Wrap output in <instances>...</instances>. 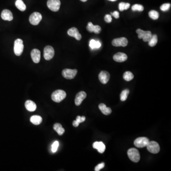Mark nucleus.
<instances>
[{"instance_id": "1", "label": "nucleus", "mask_w": 171, "mask_h": 171, "mask_svg": "<svg viewBox=\"0 0 171 171\" xmlns=\"http://www.w3.org/2000/svg\"><path fill=\"white\" fill-rule=\"evenodd\" d=\"M67 96L65 91L62 90H57L53 92L52 95V98L53 101L57 103H60L65 99Z\"/></svg>"}, {"instance_id": "2", "label": "nucleus", "mask_w": 171, "mask_h": 171, "mask_svg": "<svg viewBox=\"0 0 171 171\" xmlns=\"http://www.w3.org/2000/svg\"><path fill=\"white\" fill-rule=\"evenodd\" d=\"M127 155L132 162L137 163L140 160V154L136 149L134 148L129 149L127 151Z\"/></svg>"}, {"instance_id": "3", "label": "nucleus", "mask_w": 171, "mask_h": 171, "mask_svg": "<svg viewBox=\"0 0 171 171\" xmlns=\"http://www.w3.org/2000/svg\"><path fill=\"white\" fill-rule=\"evenodd\" d=\"M24 45L23 41L20 39H18L15 41L14 45V52L16 56H21L23 51Z\"/></svg>"}, {"instance_id": "4", "label": "nucleus", "mask_w": 171, "mask_h": 171, "mask_svg": "<svg viewBox=\"0 0 171 171\" xmlns=\"http://www.w3.org/2000/svg\"><path fill=\"white\" fill-rule=\"evenodd\" d=\"M136 31L138 34V38L140 39H143L144 42L148 41L152 35L150 31H144L141 29H137Z\"/></svg>"}, {"instance_id": "5", "label": "nucleus", "mask_w": 171, "mask_h": 171, "mask_svg": "<svg viewBox=\"0 0 171 171\" xmlns=\"http://www.w3.org/2000/svg\"><path fill=\"white\" fill-rule=\"evenodd\" d=\"M146 148L148 151L152 154H157L160 151L159 144L155 141L149 142Z\"/></svg>"}, {"instance_id": "6", "label": "nucleus", "mask_w": 171, "mask_h": 171, "mask_svg": "<svg viewBox=\"0 0 171 171\" xmlns=\"http://www.w3.org/2000/svg\"><path fill=\"white\" fill-rule=\"evenodd\" d=\"M47 6L51 10L56 12L60 9V0H48Z\"/></svg>"}, {"instance_id": "7", "label": "nucleus", "mask_w": 171, "mask_h": 171, "mask_svg": "<svg viewBox=\"0 0 171 171\" xmlns=\"http://www.w3.org/2000/svg\"><path fill=\"white\" fill-rule=\"evenodd\" d=\"M149 142L148 138L145 137H140L136 138L134 141V144L137 148H144Z\"/></svg>"}, {"instance_id": "8", "label": "nucleus", "mask_w": 171, "mask_h": 171, "mask_svg": "<svg viewBox=\"0 0 171 171\" xmlns=\"http://www.w3.org/2000/svg\"><path fill=\"white\" fill-rule=\"evenodd\" d=\"M42 20V16L40 13L35 12L31 14L29 18L30 23L33 25H37Z\"/></svg>"}, {"instance_id": "9", "label": "nucleus", "mask_w": 171, "mask_h": 171, "mask_svg": "<svg viewBox=\"0 0 171 171\" xmlns=\"http://www.w3.org/2000/svg\"><path fill=\"white\" fill-rule=\"evenodd\" d=\"M77 69H64L62 71V75L64 78L68 79H71L74 78L77 74Z\"/></svg>"}, {"instance_id": "10", "label": "nucleus", "mask_w": 171, "mask_h": 171, "mask_svg": "<svg viewBox=\"0 0 171 171\" xmlns=\"http://www.w3.org/2000/svg\"><path fill=\"white\" fill-rule=\"evenodd\" d=\"M54 53V50L51 46H47L44 49V57L47 60H50L52 59Z\"/></svg>"}, {"instance_id": "11", "label": "nucleus", "mask_w": 171, "mask_h": 171, "mask_svg": "<svg viewBox=\"0 0 171 171\" xmlns=\"http://www.w3.org/2000/svg\"><path fill=\"white\" fill-rule=\"evenodd\" d=\"M112 44L115 47H126L128 44L127 39L124 37L115 39L112 42Z\"/></svg>"}, {"instance_id": "12", "label": "nucleus", "mask_w": 171, "mask_h": 171, "mask_svg": "<svg viewBox=\"0 0 171 171\" xmlns=\"http://www.w3.org/2000/svg\"><path fill=\"white\" fill-rule=\"evenodd\" d=\"M68 34L69 36L74 37L77 40H81L82 38L81 35L79 33L78 30L75 27H72L69 29L68 31Z\"/></svg>"}, {"instance_id": "13", "label": "nucleus", "mask_w": 171, "mask_h": 171, "mask_svg": "<svg viewBox=\"0 0 171 171\" xmlns=\"http://www.w3.org/2000/svg\"><path fill=\"white\" fill-rule=\"evenodd\" d=\"M99 81L102 84H106L108 82L110 78V74L106 71H102L98 75Z\"/></svg>"}, {"instance_id": "14", "label": "nucleus", "mask_w": 171, "mask_h": 171, "mask_svg": "<svg viewBox=\"0 0 171 171\" xmlns=\"http://www.w3.org/2000/svg\"><path fill=\"white\" fill-rule=\"evenodd\" d=\"M87 97V94L84 91H81L78 92L76 96L75 103L76 105L79 106L81 105L84 99Z\"/></svg>"}, {"instance_id": "15", "label": "nucleus", "mask_w": 171, "mask_h": 171, "mask_svg": "<svg viewBox=\"0 0 171 171\" xmlns=\"http://www.w3.org/2000/svg\"><path fill=\"white\" fill-rule=\"evenodd\" d=\"M1 17L4 21H11L14 19L12 13L10 10L7 9L2 10L1 14Z\"/></svg>"}, {"instance_id": "16", "label": "nucleus", "mask_w": 171, "mask_h": 171, "mask_svg": "<svg viewBox=\"0 0 171 171\" xmlns=\"http://www.w3.org/2000/svg\"><path fill=\"white\" fill-rule=\"evenodd\" d=\"M113 59L116 62H124L127 59V56L126 54L124 53L119 52L114 55Z\"/></svg>"}, {"instance_id": "17", "label": "nucleus", "mask_w": 171, "mask_h": 171, "mask_svg": "<svg viewBox=\"0 0 171 171\" xmlns=\"http://www.w3.org/2000/svg\"><path fill=\"white\" fill-rule=\"evenodd\" d=\"M31 57L32 60L35 63H38L40 60V52L38 49H33L31 51Z\"/></svg>"}, {"instance_id": "18", "label": "nucleus", "mask_w": 171, "mask_h": 171, "mask_svg": "<svg viewBox=\"0 0 171 171\" xmlns=\"http://www.w3.org/2000/svg\"><path fill=\"white\" fill-rule=\"evenodd\" d=\"M93 148L98 151L99 153L102 154L106 150V146L102 142H95L93 143Z\"/></svg>"}, {"instance_id": "19", "label": "nucleus", "mask_w": 171, "mask_h": 171, "mask_svg": "<svg viewBox=\"0 0 171 171\" xmlns=\"http://www.w3.org/2000/svg\"><path fill=\"white\" fill-rule=\"evenodd\" d=\"M25 106L27 111L30 112H33L36 111L37 106L36 104L31 100H27L25 103Z\"/></svg>"}, {"instance_id": "20", "label": "nucleus", "mask_w": 171, "mask_h": 171, "mask_svg": "<svg viewBox=\"0 0 171 171\" xmlns=\"http://www.w3.org/2000/svg\"><path fill=\"white\" fill-rule=\"evenodd\" d=\"M98 107L103 114L105 115H109L111 113V109L110 107H107L103 103L100 104Z\"/></svg>"}, {"instance_id": "21", "label": "nucleus", "mask_w": 171, "mask_h": 171, "mask_svg": "<svg viewBox=\"0 0 171 171\" xmlns=\"http://www.w3.org/2000/svg\"><path fill=\"white\" fill-rule=\"evenodd\" d=\"M53 129L60 136H62L65 132V129L60 123L55 124L53 126Z\"/></svg>"}, {"instance_id": "22", "label": "nucleus", "mask_w": 171, "mask_h": 171, "mask_svg": "<svg viewBox=\"0 0 171 171\" xmlns=\"http://www.w3.org/2000/svg\"><path fill=\"white\" fill-rule=\"evenodd\" d=\"M30 121L35 125H39L42 122V119L40 115H33L30 119Z\"/></svg>"}, {"instance_id": "23", "label": "nucleus", "mask_w": 171, "mask_h": 171, "mask_svg": "<svg viewBox=\"0 0 171 171\" xmlns=\"http://www.w3.org/2000/svg\"><path fill=\"white\" fill-rule=\"evenodd\" d=\"M15 6L19 10L24 11L26 10V6L22 0H16L15 2Z\"/></svg>"}, {"instance_id": "24", "label": "nucleus", "mask_w": 171, "mask_h": 171, "mask_svg": "<svg viewBox=\"0 0 171 171\" xmlns=\"http://www.w3.org/2000/svg\"><path fill=\"white\" fill-rule=\"evenodd\" d=\"M158 38L156 34L152 35L151 38L148 41L149 45L150 47H154L156 44L157 43Z\"/></svg>"}, {"instance_id": "25", "label": "nucleus", "mask_w": 171, "mask_h": 171, "mask_svg": "<svg viewBox=\"0 0 171 171\" xmlns=\"http://www.w3.org/2000/svg\"><path fill=\"white\" fill-rule=\"evenodd\" d=\"M134 75L130 71H126L123 75V78L127 81H130L134 78Z\"/></svg>"}, {"instance_id": "26", "label": "nucleus", "mask_w": 171, "mask_h": 171, "mask_svg": "<svg viewBox=\"0 0 171 171\" xmlns=\"http://www.w3.org/2000/svg\"><path fill=\"white\" fill-rule=\"evenodd\" d=\"M149 16L151 19L154 20H157L159 17V15L157 11L155 10H152L149 13Z\"/></svg>"}, {"instance_id": "27", "label": "nucleus", "mask_w": 171, "mask_h": 171, "mask_svg": "<svg viewBox=\"0 0 171 171\" xmlns=\"http://www.w3.org/2000/svg\"><path fill=\"white\" fill-rule=\"evenodd\" d=\"M129 90L127 89L123 90L120 94V99L122 101H125L127 98L128 95L129 94Z\"/></svg>"}, {"instance_id": "28", "label": "nucleus", "mask_w": 171, "mask_h": 171, "mask_svg": "<svg viewBox=\"0 0 171 171\" xmlns=\"http://www.w3.org/2000/svg\"><path fill=\"white\" fill-rule=\"evenodd\" d=\"M132 10L133 11L137 10L139 11H142L144 10V8L143 6L141 4H136L132 6Z\"/></svg>"}, {"instance_id": "29", "label": "nucleus", "mask_w": 171, "mask_h": 171, "mask_svg": "<svg viewBox=\"0 0 171 171\" xmlns=\"http://www.w3.org/2000/svg\"><path fill=\"white\" fill-rule=\"evenodd\" d=\"M170 7H171V4L170 3H165V4H163V5H161L160 9L163 11H167L169 9Z\"/></svg>"}, {"instance_id": "30", "label": "nucleus", "mask_w": 171, "mask_h": 171, "mask_svg": "<svg viewBox=\"0 0 171 171\" xmlns=\"http://www.w3.org/2000/svg\"><path fill=\"white\" fill-rule=\"evenodd\" d=\"M59 145V142L57 141H56L53 143L52 145V150L53 152H55L57 151Z\"/></svg>"}, {"instance_id": "31", "label": "nucleus", "mask_w": 171, "mask_h": 171, "mask_svg": "<svg viewBox=\"0 0 171 171\" xmlns=\"http://www.w3.org/2000/svg\"><path fill=\"white\" fill-rule=\"evenodd\" d=\"M94 25L91 22L88 23V25L87 26V30L88 31L90 32H93L94 31Z\"/></svg>"}, {"instance_id": "32", "label": "nucleus", "mask_w": 171, "mask_h": 171, "mask_svg": "<svg viewBox=\"0 0 171 171\" xmlns=\"http://www.w3.org/2000/svg\"><path fill=\"white\" fill-rule=\"evenodd\" d=\"M96 44H97V40H91L90 42V47L91 49L96 48Z\"/></svg>"}, {"instance_id": "33", "label": "nucleus", "mask_w": 171, "mask_h": 171, "mask_svg": "<svg viewBox=\"0 0 171 171\" xmlns=\"http://www.w3.org/2000/svg\"><path fill=\"white\" fill-rule=\"evenodd\" d=\"M105 167V163H101L100 164H98V165H97L95 168V171H100L102 168H104Z\"/></svg>"}, {"instance_id": "34", "label": "nucleus", "mask_w": 171, "mask_h": 171, "mask_svg": "<svg viewBox=\"0 0 171 171\" xmlns=\"http://www.w3.org/2000/svg\"><path fill=\"white\" fill-rule=\"evenodd\" d=\"M101 28L99 25H94L93 32L96 34H99L101 32Z\"/></svg>"}, {"instance_id": "35", "label": "nucleus", "mask_w": 171, "mask_h": 171, "mask_svg": "<svg viewBox=\"0 0 171 171\" xmlns=\"http://www.w3.org/2000/svg\"><path fill=\"white\" fill-rule=\"evenodd\" d=\"M105 21L107 23H111L112 21V18L111 16V15H106L104 18Z\"/></svg>"}, {"instance_id": "36", "label": "nucleus", "mask_w": 171, "mask_h": 171, "mask_svg": "<svg viewBox=\"0 0 171 171\" xmlns=\"http://www.w3.org/2000/svg\"><path fill=\"white\" fill-rule=\"evenodd\" d=\"M86 120V118L84 116H82V117H81V116H77L76 118V120L78 122V123L80 124L81 123H82L83 122H84Z\"/></svg>"}, {"instance_id": "37", "label": "nucleus", "mask_w": 171, "mask_h": 171, "mask_svg": "<svg viewBox=\"0 0 171 171\" xmlns=\"http://www.w3.org/2000/svg\"><path fill=\"white\" fill-rule=\"evenodd\" d=\"M125 2H122L119 4V9L120 11H122L125 10L124 8H125Z\"/></svg>"}, {"instance_id": "38", "label": "nucleus", "mask_w": 171, "mask_h": 171, "mask_svg": "<svg viewBox=\"0 0 171 171\" xmlns=\"http://www.w3.org/2000/svg\"><path fill=\"white\" fill-rule=\"evenodd\" d=\"M111 15H112L115 18H116V19H119V14L118 11H114L113 13H111Z\"/></svg>"}, {"instance_id": "39", "label": "nucleus", "mask_w": 171, "mask_h": 171, "mask_svg": "<svg viewBox=\"0 0 171 171\" xmlns=\"http://www.w3.org/2000/svg\"><path fill=\"white\" fill-rule=\"evenodd\" d=\"M79 123H78V122H77L76 120L73 122V126H74V127H78V126H79Z\"/></svg>"}, {"instance_id": "40", "label": "nucleus", "mask_w": 171, "mask_h": 171, "mask_svg": "<svg viewBox=\"0 0 171 171\" xmlns=\"http://www.w3.org/2000/svg\"><path fill=\"white\" fill-rule=\"evenodd\" d=\"M101 42L99 40H97V44H96V48H98L101 47Z\"/></svg>"}, {"instance_id": "41", "label": "nucleus", "mask_w": 171, "mask_h": 171, "mask_svg": "<svg viewBox=\"0 0 171 171\" xmlns=\"http://www.w3.org/2000/svg\"><path fill=\"white\" fill-rule=\"evenodd\" d=\"M130 4L129 3H125V8H124V10H127L130 7Z\"/></svg>"}, {"instance_id": "42", "label": "nucleus", "mask_w": 171, "mask_h": 171, "mask_svg": "<svg viewBox=\"0 0 171 171\" xmlns=\"http://www.w3.org/2000/svg\"><path fill=\"white\" fill-rule=\"evenodd\" d=\"M80 1H81V2H86L87 1V0H80Z\"/></svg>"}, {"instance_id": "43", "label": "nucleus", "mask_w": 171, "mask_h": 171, "mask_svg": "<svg viewBox=\"0 0 171 171\" xmlns=\"http://www.w3.org/2000/svg\"><path fill=\"white\" fill-rule=\"evenodd\" d=\"M108 1H110L112 2H115V1H117V0H108Z\"/></svg>"}]
</instances>
